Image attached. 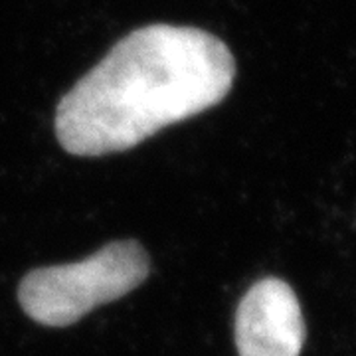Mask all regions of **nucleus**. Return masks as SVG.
I'll use <instances>...</instances> for the list:
<instances>
[{
    "label": "nucleus",
    "mask_w": 356,
    "mask_h": 356,
    "mask_svg": "<svg viewBox=\"0 0 356 356\" xmlns=\"http://www.w3.org/2000/svg\"><path fill=\"white\" fill-rule=\"evenodd\" d=\"M228 46L191 26L153 24L115 44L58 103L56 137L65 153H123L216 107L232 89Z\"/></svg>",
    "instance_id": "1"
},
{
    "label": "nucleus",
    "mask_w": 356,
    "mask_h": 356,
    "mask_svg": "<svg viewBox=\"0 0 356 356\" xmlns=\"http://www.w3.org/2000/svg\"><path fill=\"white\" fill-rule=\"evenodd\" d=\"M305 337L299 299L277 277L254 283L236 309L234 339L240 356H299Z\"/></svg>",
    "instance_id": "3"
},
{
    "label": "nucleus",
    "mask_w": 356,
    "mask_h": 356,
    "mask_svg": "<svg viewBox=\"0 0 356 356\" xmlns=\"http://www.w3.org/2000/svg\"><path fill=\"white\" fill-rule=\"evenodd\" d=\"M151 273V259L135 240L103 245L76 264L38 267L18 285V301L44 327H70L105 305L135 291Z\"/></svg>",
    "instance_id": "2"
}]
</instances>
